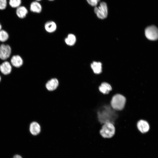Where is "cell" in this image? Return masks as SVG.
<instances>
[{
  "label": "cell",
  "instance_id": "9a60e30c",
  "mask_svg": "<svg viewBox=\"0 0 158 158\" xmlns=\"http://www.w3.org/2000/svg\"><path fill=\"white\" fill-rule=\"evenodd\" d=\"M76 41V38L73 34H68L64 39V42L66 45L71 46L74 45Z\"/></svg>",
  "mask_w": 158,
  "mask_h": 158
},
{
  "label": "cell",
  "instance_id": "7a4b0ae2",
  "mask_svg": "<svg viewBox=\"0 0 158 158\" xmlns=\"http://www.w3.org/2000/svg\"><path fill=\"white\" fill-rule=\"evenodd\" d=\"M99 133L102 138H111L115 134V126L111 123H106L102 125Z\"/></svg>",
  "mask_w": 158,
  "mask_h": 158
},
{
  "label": "cell",
  "instance_id": "cb8c5ba5",
  "mask_svg": "<svg viewBox=\"0 0 158 158\" xmlns=\"http://www.w3.org/2000/svg\"><path fill=\"white\" fill-rule=\"evenodd\" d=\"M49 1H54V0H48Z\"/></svg>",
  "mask_w": 158,
  "mask_h": 158
},
{
  "label": "cell",
  "instance_id": "7c38bea8",
  "mask_svg": "<svg viewBox=\"0 0 158 158\" xmlns=\"http://www.w3.org/2000/svg\"><path fill=\"white\" fill-rule=\"evenodd\" d=\"M59 85L58 80L56 78H53L48 81L46 84L47 89L49 91L55 90Z\"/></svg>",
  "mask_w": 158,
  "mask_h": 158
},
{
  "label": "cell",
  "instance_id": "2e32d148",
  "mask_svg": "<svg viewBox=\"0 0 158 158\" xmlns=\"http://www.w3.org/2000/svg\"><path fill=\"white\" fill-rule=\"evenodd\" d=\"M28 10L24 6H20L16 10V14L20 18H25L28 13Z\"/></svg>",
  "mask_w": 158,
  "mask_h": 158
},
{
  "label": "cell",
  "instance_id": "7402d4cb",
  "mask_svg": "<svg viewBox=\"0 0 158 158\" xmlns=\"http://www.w3.org/2000/svg\"><path fill=\"white\" fill-rule=\"evenodd\" d=\"M1 28H2V26L1 24L0 23V30H1Z\"/></svg>",
  "mask_w": 158,
  "mask_h": 158
},
{
  "label": "cell",
  "instance_id": "277c9868",
  "mask_svg": "<svg viewBox=\"0 0 158 158\" xmlns=\"http://www.w3.org/2000/svg\"><path fill=\"white\" fill-rule=\"evenodd\" d=\"M146 37L151 40H155L158 39V28L154 25L147 27L145 30Z\"/></svg>",
  "mask_w": 158,
  "mask_h": 158
},
{
  "label": "cell",
  "instance_id": "8992f818",
  "mask_svg": "<svg viewBox=\"0 0 158 158\" xmlns=\"http://www.w3.org/2000/svg\"><path fill=\"white\" fill-rule=\"evenodd\" d=\"M136 127L139 131L142 134L147 133L150 128V125L146 121L140 119L137 122Z\"/></svg>",
  "mask_w": 158,
  "mask_h": 158
},
{
  "label": "cell",
  "instance_id": "52a82bcc",
  "mask_svg": "<svg viewBox=\"0 0 158 158\" xmlns=\"http://www.w3.org/2000/svg\"><path fill=\"white\" fill-rule=\"evenodd\" d=\"M11 64L8 61H5L0 65V71L4 75L9 74L12 71Z\"/></svg>",
  "mask_w": 158,
  "mask_h": 158
},
{
  "label": "cell",
  "instance_id": "3957f363",
  "mask_svg": "<svg viewBox=\"0 0 158 158\" xmlns=\"http://www.w3.org/2000/svg\"><path fill=\"white\" fill-rule=\"evenodd\" d=\"M94 10L97 17L100 19H104L107 16L108 7L105 2H101L99 6H95Z\"/></svg>",
  "mask_w": 158,
  "mask_h": 158
},
{
  "label": "cell",
  "instance_id": "d4e9b609",
  "mask_svg": "<svg viewBox=\"0 0 158 158\" xmlns=\"http://www.w3.org/2000/svg\"><path fill=\"white\" fill-rule=\"evenodd\" d=\"M1 80V76H0V82Z\"/></svg>",
  "mask_w": 158,
  "mask_h": 158
},
{
  "label": "cell",
  "instance_id": "603a6c76",
  "mask_svg": "<svg viewBox=\"0 0 158 158\" xmlns=\"http://www.w3.org/2000/svg\"><path fill=\"white\" fill-rule=\"evenodd\" d=\"M42 0H35V1H41Z\"/></svg>",
  "mask_w": 158,
  "mask_h": 158
},
{
  "label": "cell",
  "instance_id": "e0dca14e",
  "mask_svg": "<svg viewBox=\"0 0 158 158\" xmlns=\"http://www.w3.org/2000/svg\"><path fill=\"white\" fill-rule=\"evenodd\" d=\"M9 35L6 31L1 30H0V42H4L8 39Z\"/></svg>",
  "mask_w": 158,
  "mask_h": 158
},
{
  "label": "cell",
  "instance_id": "5b68a950",
  "mask_svg": "<svg viewBox=\"0 0 158 158\" xmlns=\"http://www.w3.org/2000/svg\"><path fill=\"white\" fill-rule=\"evenodd\" d=\"M11 52V48L8 44H4L0 45V59L6 60L10 56Z\"/></svg>",
  "mask_w": 158,
  "mask_h": 158
},
{
  "label": "cell",
  "instance_id": "ffe728a7",
  "mask_svg": "<svg viewBox=\"0 0 158 158\" xmlns=\"http://www.w3.org/2000/svg\"><path fill=\"white\" fill-rule=\"evenodd\" d=\"M87 2L90 5L93 6H96L100 0H86Z\"/></svg>",
  "mask_w": 158,
  "mask_h": 158
},
{
  "label": "cell",
  "instance_id": "d6986e66",
  "mask_svg": "<svg viewBox=\"0 0 158 158\" xmlns=\"http://www.w3.org/2000/svg\"><path fill=\"white\" fill-rule=\"evenodd\" d=\"M7 4L6 0H0V10L5 9L6 7Z\"/></svg>",
  "mask_w": 158,
  "mask_h": 158
},
{
  "label": "cell",
  "instance_id": "8fae6325",
  "mask_svg": "<svg viewBox=\"0 0 158 158\" xmlns=\"http://www.w3.org/2000/svg\"><path fill=\"white\" fill-rule=\"evenodd\" d=\"M98 89L101 93L104 95H107L112 90V88L109 83L103 82L102 83L99 87Z\"/></svg>",
  "mask_w": 158,
  "mask_h": 158
},
{
  "label": "cell",
  "instance_id": "4fadbf2b",
  "mask_svg": "<svg viewBox=\"0 0 158 158\" xmlns=\"http://www.w3.org/2000/svg\"><path fill=\"white\" fill-rule=\"evenodd\" d=\"M30 10L32 12L36 13H40L42 10V7L38 1H34L32 2L30 6Z\"/></svg>",
  "mask_w": 158,
  "mask_h": 158
},
{
  "label": "cell",
  "instance_id": "44dd1931",
  "mask_svg": "<svg viewBox=\"0 0 158 158\" xmlns=\"http://www.w3.org/2000/svg\"><path fill=\"white\" fill-rule=\"evenodd\" d=\"M13 158H22V157L19 155H16L13 156Z\"/></svg>",
  "mask_w": 158,
  "mask_h": 158
},
{
  "label": "cell",
  "instance_id": "ba28073f",
  "mask_svg": "<svg viewBox=\"0 0 158 158\" xmlns=\"http://www.w3.org/2000/svg\"><path fill=\"white\" fill-rule=\"evenodd\" d=\"M11 64L16 68L21 67L23 64V60L21 57L19 55L12 56L11 59Z\"/></svg>",
  "mask_w": 158,
  "mask_h": 158
},
{
  "label": "cell",
  "instance_id": "6da1fadb",
  "mask_svg": "<svg viewBox=\"0 0 158 158\" xmlns=\"http://www.w3.org/2000/svg\"><path fill=\"white\" fill-rule=\"evenodd\" d=\"M126 100V98L124 96L117 94L112 97L110 105L113 109L118 111H121L124 108Z\"/></svg>",
  "mask_w": 158,
  "mask_h": 158
},
{
  "label": "cell",
  "instance_id": "ac0fdd59",
  "mask_svg": "<svg viewBox=\"0 0 158 158\" xmlns=\"http://www.w3.org/2000/svg\"><path fill=\"white\" fill-rule=\"evenodd\" d=\"M10 6L13 8H17L20 6L21 0H9V2Z\"/></svg>",
  "mask_w": 158,
  "mask_h": 158
},
{
  "label": "cell",
  "instance_id": "9c48e42d",
  "mask_svg": "<svg viewBox=\"0 0 158 158\" xmlns=\"http://www.w3.org/2000/svg\"><path fill=\"white\" fill-rule=\"evenodd\" d=\"M29 130L32 135H36L40 133L41 127L38 123L35 121L33 122L30 125Z\"/></svg>",
  "mask_w": 158,
  "mask_h": 158
},
{
  "label": "cell",
  "instance_id": "5bb4252c",
  "mask_svg": "<svg viewBox=\"0 0 158 158\" xmlns=\"http://www.w3.org/2000/svg\"><path fill=\"white\" fill-rule=\"evenodd\" d=\"M102 66L101 63L94 61L91 64V67L95 74H99L102 72Z\"/></svg>",
  "mask_w": 158,
  "mask_h": 158
},
{
  "label": "cell",
  "instance_id": "30bf717a",
  "mask_svg": "<svg viewBox=\"0 0 158 158\" xmlns=\"http://www.w3.org/2000/svg\"><path fill=\"white\" fill-rule=\"evenodd\" d=\"M44 28L48 32L52 33L55 32L57 29V25L53 21H49L46 22L44 25Z\"/></svg>",
  "mask_w": 158,
  "mask_h": 158
}]
</instances>
